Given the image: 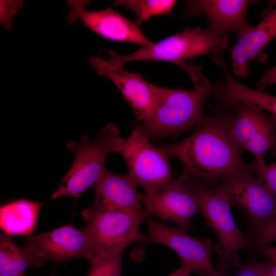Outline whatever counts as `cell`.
I'll use <instances>...</instances> for the list:
<instances>
[{"instance_id":"8","label":"cell","mask_w":276,"mask_h":276,"mask_svg":"<svg viewBox=\"0 0 276 276\" xmlns=\"http://www.w3.org/2000/svg\"><path fill=\"white\" fill-rule=\"evenodd\" d=\"M82 215L87 224L82 228L90 237L95 257L123 252L134 242L143 244L146 235L140 230L146 215L125 211L88 212Z\"/></svg>"},{"instance_id":"17","label":"cell","mask_w":276,"mask_h":276,"mask_svg":"<svg viewBox=\"0 0 276 276\" xmlns=\"http://www.w3.org/2000/svg\"><path fill=\"white\" fill-rule=\"evenodd\" d=\"M276 37V8L255 27H250L237 37L231 49L232 67L238 78L246 77L249 63L257 59L266 46Z\"/></svg>"},{"instance_id":"3","label":"cell","mask_w":276,"mask_h":276,"mask_svg":"<svg viewBox=\"0 0 276 276\" xmlns=\"http://www.w3.org/2000/svg\"><path fill=\"white\" fill-rule=\"evenodd\" d=\"M123 140L117 127L109 124L98 131L94 140L83 135L78 142L68 140L67 147L74 154V159L52 198L70 196L77 199L93 187L106 169L107 156L120 153Z\"/></svg>"},{"instance_id":"15","label":"cell","mask_w":276,"mask_h":276,"mask_svg":"<svg viewBox=\"0 0 276 276\" xmlns=\"http://www.w3.org/2000/svg\"><path fill=\"white\" fill-rule=\"evenodd\" d=\"M93 187L95 192L93 205L85 211H120L147 216L142 204L143 194L138 192L137 187L128 174H116L106 169Z\"/></svg>"},{"instance_id":"25","label":"cell","mask_w":276,"mask_h":276,"mask_svg":"<svg viewBox=\"0 0 276 276\" xmlns=\"http://www.w3.org/2000/svg\"><path fill=\"white\" fill-rule=\"evenodd\" d=\"M250 168L276 194V163L270 165L265 164L258 168Z\"/></svg>"},{"instance_id":"20","label":"cell","mask_w":276,"mask_h":276,"mask_svg":"<svg viewBox=\"0 0 276 276\" xmlns=\"http://www.w3.org/2000/svg\"><path fill=\"white\" fill-rule=\"evenodd\" d=\"M44 263L19 246L12 236L4 233L1 234L0 276H27V268H36Z\"/></svg>"},{"instance_id":"26","label":"cell","mask_w":276,"mask_h":276,"mask_svg":"<svg viewBox=\"0 0 276 276\" xmlns=\"http://www.w3.org/2000/svg\"><path fill=\"white\" fill-rule=\"evenodd\" d=\"M259 276H276V262L264 263L250 259L248 262Z\"/></svg>"},{"instance_id":"10","label":"cell","mask_w":276,"mask_h":276,"mask_svg":"<svg viewBox=\"0 0 276 276\" xmlns=\"http://www.w3.org/2000/svg\"><path fill=\"white\" fill-rule=\"evenodd\" d=\"M22 247L43 262H65L84 258L90 262L95 258L93 245L88 234L67 224L54 230L25 238Z\"/></svg>"},{"instance_id":"11","label":"cell","mask_w":276,"mask_h":276,"mask_svg":"<svg viewBox=\"0 0 276 276\" xmlns=\"http://www.w3.org/2000/svg\"><path fill=\"white\" fill-rule=\"evenodd\" d=\"M148 231L143 245L159 244L173 250L180 259L182 266L192 272L206 275L214 268L211 254L214 248L209 238L199 239L189 236L181 227H173L147 218Z\"/></svg>"},{"instance_id":"21","label":"cell","mask_w":276,"mask_h":276,"mask_svg":"<svg viewBox=\"0 0 276 276\" xmlns=\"http://www.w3.org/2000/svg\"><path fill=\"white\" fill-rule=\"evenodd\" d=\"M176 3L173 0H119L114 2L116 5L132 10L136 17L135 22L139 26L152 16L169 14Z\"/></svg>"},{"instance_id":"13","label":"cell","mask_w":276,"mask_h":276,"mask_svg":"<svg viewBox=\"0 0 276 276\" xmlns=\"http://www.w3.org/2000/svg\"><path fill=\"white\" fill-rule=\"evenodd\" d=\"M87 1H68L71 13L67 17L70 23L81 20L84 25L103 37L114 41L151 47L154 43L143 34L140 26L111 8L100 11H88L85 6Z\"/></svg>"},{"instance_id":"9","label":"cell","mask_w":276,"mask_h":276,"mask_svg":"<svg viewBox=\"0 0 276 276\" xmlns=\"http://www.w3.org/2000/svg\"><path fill=\"white\" fill-rule=\"evenodd\" d=\"M142 204L148 217L170 221L188 231L191 220L199 213L196 191L189 175L183 174L152 193H143Z\"/></svg>"},{"instance_id":"18","label":"cell","mask_w":276,"mask_h":276,"mask_svg":"<svg viewBox=\"0 0 276 276\" xmlns=\"http://www.w3.org/2000/svg\"><path fill=\"white\" fill-rule=\"evenodd\" d=\"M215 62L222 68L225 77L224 81L216 85L214 96L219 104L227 105L244 102L254 108L268 111L276 119V96L239 83L228 71L223 57Z\"/></svg>"},{"instance_id":"19","label":"cell","mask_w":276,"mask_h":276,"mask_svg":"<svg viewBox=\"0 0 276 276\" xmlns=\"http://www.w3.org/2000/svg\"><path fill=\"white\" fill-rule=\"evenodd\" d=\"M43 202L18 199L0 208V226L9 235H30L35 229Z\"/></svg>"},{"instance_id":"2","label":"cell","mask_w":276,"mask_h":276,"mask_svg":"<svg viewBox=\"0 0 276 276\" xmlns=\"http://www.w3.org/2000/svg\"><path fill=\"white\" fill-rule=\"evenodd\" d=\"M214 91L215 86L210 83L193 90L158 87L153 111L137 126L149 139L174 136L195 128L207 117L203 105Z\"/></svg>"},{"instance_id":"22","label":"cell","mask_w":276,"mask_h":276,"mask_svg":"<svg viewBox=\"0 0 276 276\" xmlns=\"http://www.w3.org/2000/svg\"><path fill=\"white\" fill-rule=\"evenodd\" d=\"M123 252L98 256L90 262L86 276H122Z\"/></svg>"},{"instance_id":"32","label":"cell","mask_w":276,"mask_h":276,"mask_svg":"<svg viewBox=\"0 0 276 276\" xmlns=\"http://www.w3.org/2000/svg\"><path fill=\"white\" fill-rule=\"evenodd\" d=\"M48 276H56L55 275H53V274H51V275H48Z\"/></svg>"},{"instance_id":"16","label":"cell","mask_w":276,"mask_h":276,"mask_svg":"<svg viewBox=\"0 0 276 276\" xmlns=\"http://www.w3.org/2000/svg\"><path fill=\"white\" fill-rule=\"evenodd\" d=\"M252 1L246 0H198L186 2V16L203 13L209 22L207 29L214 36L222 37L231 31L237 37L250 26L246 19L248 5Z\"/></svg>"},{"instance_id":"5","label":"cell","mask_w":276,"mask_h":276,"mask_svg":"<svg viewBox=\"0 0 276 276\" xmlns=\"http://www.w3.org/2000/svg\"><path fill=\"white\" fill-rule=\"evenodd\" d=\"M191 177L198 197L199 213L219 240L214 248L220 255V260L232 263L239 258L238 253L247 246L248 238L235 222L225 193L219 188Z\"/></svg>"},{"instance_id":"30","label":"cell","mask_w":276,"mask_h":276,"mask_svg":"<svg viewBox=\"0 0 276 276\" xmlns=\"http://www.w3.org/2000/svg\"><path fill=\"white\" fill-rule=\"evenodd\" d=\"M263 256L270 262H276V246H265L261 248Z\"/></svg>"},{"instance_id":"7","label":"cell","mask_w":276,"mask_h":276,"mask_svg":"<svg viewBox=\"0 0 276 276\" xmlns=\"http://www.w3.org/2000/svg\"><path fill=\"white\" fill-rule=\"evenodd\" d=\"M225 107L228 110L227 130L231 140L240 150L255 156L251 168L262 167L265 164L266 152L276 155V119L244 102Z\"/></svg>"},{"instance_id":"14","label":"cell","mask_w":276,"mask_h":276,"mask_svg":"<svg viewBox=\"0 0 276 276\" xmlns=\"http://www.w3.org/2000/svg\"><path fill=\"white\" fill-rule=\"evenodd\" d=\"M89 64L99 75L108 77L117 86L139 122L149 117L156 104L159 86L148 82L138 73L128 72L98 57L90 58Z\"/></svg>"},{"instance_id":"29","label":"cell","mask_w":276,"mask_h":276,"mask_svg":"<svg viewBox=\"0 0 276 276\" xmlns=\"http://www.w3.org/2000/svg\"><path fill=\"white\" fill-rule=\"evenodd\" d=\"M232 267L229 263L220 261L218 267L205 276H227Z\"/></svg>"},{"instance_id":"27","label":"cell","mask_w":276,"mask_h":276,"mask_svg":"<svg viewBox=\"0 0 276 276\" xmlns=\"http://www.w3.org/2000/svg\"><path fill=\"white\" fill-rule=\"evenodd\" d=\"M276 83V65L263 73L256 83L258 90L262 91L267 87Z\"/></svg>"},{"instance_id":"1","label":"cell","mask_w":276,"mask_h":276,"mask_svg":"<svg viewBox=\"0 0 276 276\" xmlns=\"http://www.w3.org/2000/svg\"><path fill=\"white\" fill-rule=\"evenodd\" d=\"M228 109L219 106L214 116H207L190 136L160 148L169 157L180 160L183 174L216 187L226 177L250 169L228 135Z\"/></svg>"},{"instance_id":"4","label":"cell","mask_w":276,"mask_h":276,"mask_svg":"<svg viewBox=\"0 0 276 276\" xmlns=\"http://www.w3.org/2000/svg\"><path fill=\"white\" fill-rule=\"evenodd\" d=\"M228 40L229 35L218 37L207 29L186 28L180 33L127 55H120L108 50L107 61L121 68L126 63L134 61H167L181 66L184 60L206 54L212 57L221 54L227 48Z\"/></svg>"},{"instance_id":"23","label":"cell","mask_w":276,"mask_h":276,"mask_svg":"<svg viewBox=\"0 0 276 276\" xmlns=\"http://www.w3.org/2000/svg\"><path fill=\"white\" fill-rule=\"evenodd\" d=\"M252 240L260 248L276 241V215L263 223L255 226Z\"/></svg>"},{"instance_id":"28","label":"cell","mask_w":276,"mask_h":276,"mask_svg":"<svg viewBox=\"0 0 276 276\" xmlns=\"http://www.w3.org/2000/svg\"><path fill=\"white\" fill-rule=\"evenodd\" d=\"M233 267L237 268V273L234 275H231L229 273L227 276H259L248 262L243 264L239 260L234 264Z\"/></svg>"},{"instance_id":"12","label":"cell","mask_w":276,"mask_h":276,"mask_svg":"<svg viewBox=\"0 0 276 276\" xmlns=\"http://www.w3.org/2000/svg\"><path fill=\"white\" fill-rule=\"evenodd\" d=\"M254 174L250 168L236 173L215 188H220L231 206L245 213L257 226L276 215V194Z\"/></svg>"},{"instance_id":"31","label":"cell","mask_w":276,"mask_h":276,"mask_svg":"<svg viewBox=\"0 0 276 276\" xmlns=\"http://www.w3.org/2000/svg\"><path fill=\"white\" fill-rule=\"evenodd\" d=\"M192 273V272L189 268L181 265L167 276H190Z\"/></svg>"},{"instance_id":"24","label":"cell","mask_w":276,"mask_h":276,"mask_svg":"<svg viewBox=\"0 0 276 276\" xmlns=\"http://www.w3.org/2000/svg\"><path fill=\"white\" fill-rule=\"evenodd\" d=\"M22 1H1V24L7 30L12 27L14 16L19 11Z\"/></svg>"},{"instance_id":"6","label":"cell","mask_w":276,"mask_h":276,"mask_svg":"<svg viewBox=\"0 0 276 276\" xmlns=\"http://www.w3.org/2000/svg\"><path fill=\"white\" fill-rule=\"evenodd\" d=\"M125 160L128 174L145 193L152 194L169 185L173 177L169 157L154 145L136 127L123 140L120 152Z\"/></svg>"}]
</instances>
